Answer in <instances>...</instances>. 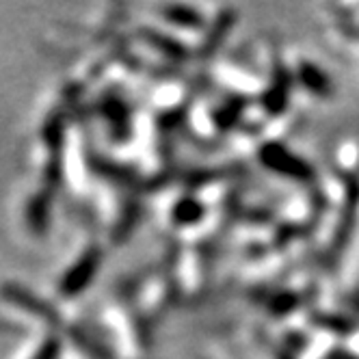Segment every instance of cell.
<instances>
[{
  "label": "cell",
  "mask_w": 359,
  "mask_h": 359,
  "mask_svg": "<svg viewBox=\"0 0 359 359\" xmlns=\"http://www.w3.org/2000/svg\"><path fill=\"white\" fill-rule=\"evenodd\" d=\"M260 161L275 171L277 175H284L290 180H310L312 177V167L307 165L303 158H299L297 154H292L288 147L279 145V143H269L260 149Z\"/></svg>",
  "instance_id": "cell-1"
},
{
  "label": "cell",
  "mask_w": 359,
  "mask_h": 359,
  "mask_svg": "<svg viewBox=\"0 0 359 359\" xmlns=\"http://www.w3.org/2000/svg\"><path fill=\"white\" fill-rule=\"evenodd\" d=\"M297 79L301 81V85L318 95V97H329L333 93V87H331V81H329V76L314 63H301L299 69H297Z\"/></svg>",
  "instance_id": "cell-2"
},
{
  "label": "cell",
  "mask_w": 359,
  "mask_h": 359,
  "mask_svg": "<svg viewBox=\"0 0 359 359\" xmlns=\"http://www.w3.org/2000/svg\"><path fill=\"white\" fill-rule=\"evenodd\" d=\"M165 18L173 24H177V27H182V29H199L203 20L201 15L191 9V7H182V5H177V7H167L165 11Z\"/></svg>",
  "instance_id": "cell-3"
}]
</instances>
